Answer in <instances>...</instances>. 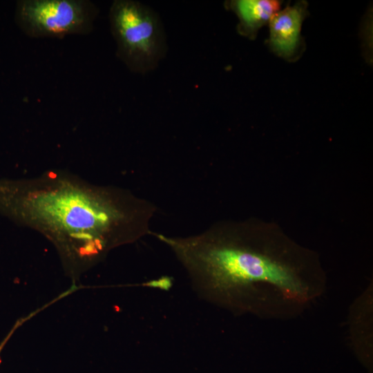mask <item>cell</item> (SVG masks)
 Masks as SVG:
<instances>
[{"label":"cell","instance_id":"1","mask_svg":"<svg viewBox=\"0 0 373 373\" xmlns=\"http://www.w3.org/2000/svg\"><path fill=\"white\" fill-rule=\"evenodd\" d=\"M190 257L223 305L265 320L300 316L327 289L319 254L274 222L225 224Z\"/></svg>","mask_w":373,"mask_h":373},{"label":"cell","instance_id":"2","mask_svg":"<svg viewBox=\"0 0 373 373\" xmlns=\"http://www.w3.org/2000/svg\"><path fill=\"white\" fill-rule=\"evenodd\" d=\"M3 187L2 208L68 256L94 257L131 220L121 195L64 172H46Z\"/></svg>","mask_w":373,"mask_h":373},{"label":"cell","instance_id":"3","mask_svg":"<svg viewBox=\"0 0 373 373\" xmlns=\"http://www.w3.org/2000/svg\"><path fill=\"white\" fill-rule=\"evenodd\" d=\"M117 55L132 72L144 75L165 57L168 46L159 14L137 1L115 0L109 11Z\"/></svg>","mask_w":373,"mask_h":373},{"label":"cell","instance_id":"4","mask_svg":"<svg viewBox=\"0 0 373 373\" xmlns=\"http://www.w3.org/2000/svg\"><path fill=\"white\" fill-rule=\"evenodd\" d=\"M97 7L82 0H26L18 3L17 18L31 37H64L93 28Z\"/></svg>","mask_w":373,"mask_h":373},{"label":"cell","instance_id":"5","mask_svg":"<svg viewBox=\"0 0 373 373\" xmlns=\"http://www.w3.org/2000/svg\"><path fill=\"white\" fill-rule=\"evenodd\" d=\"M307 7L306 1H298L278 11L268 23L269 35L267 42L270 50L288 62L296 61L305 52L301 28L309 14Z\"/></svg>","mask_w":373,"mask_h":373},{"label":"cell","instance_id":"6","mask_svg":"<svg viewBox=\"0 0 373 373\" xmlns=\"http://www.w3.org/2000/svg\"><path fill=\"white\" fill-rule=\"evenodd\" d=\"M224 8L233 12L238 23V33L250 40H254L260 29L268 23L271 17L280 10L281 1L278 0H229Z\"/></svg>","mask_w":373,"mask_h":373},{"label":"cell","instance_id":"7","mask_svg":"<svg viewBox=\"0 0 373 373\" xmlns=\"http://www.w3.org/2000/svg\"><path fill=\"white\" fill-rule=\"evenodd\" d=\"M370 287L354 302L350 312V335L353 347L359 352L370 347Z\"/></svg>","mask_w":373,"mask_h":373},{"label":"cell","instance_id":"8","mask_svg":"<svg viewBox=\"0 0 373 373\" xmlns=\"http://www.w3.org/2000/svg\"><path fill=\"white\" fill-rule=\"evenodd\" d=\"M24 321V319H22V321H17V323L15 325V326L13 327V328L10 330V333L8 334V336L4 338V340L0 344V354H1V352L2 351V350L3 349L5 345L6 344V343L8 341L9 338H10V336L12 335V334L15 332V331L16 330V329L20 326L23 321ZM0 363H1V358H0Z\"/></svg>","mask_w":373,"mask_h":373}]
</instances>
